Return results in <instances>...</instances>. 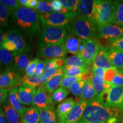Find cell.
<instances>
[{
	"instance_id": "6da1fadb",
	"label": "cell",
	"mask_w": 123,
	"mask_h": 123,
	"mask_svg": "<svg viewBox=\"0 0 123 123\" xmlns=\"http://www.w3.org/2000/svg\"><path fill=\"white\" fill-rule=\"evenodd\" d=\"M13 24L29 37L38 34L41 31L40 15L34 9L21 6L11 14Z\"/></svg>"
},
{
	"instance_id": "7a4b0ae2",
	"label": "cell",
	"mask_w": 123,
	"mask_h": 123,
	"mask_svg": "<svg viewBox=\"0 0 123 123\" xmlns=\"http://www.w3.org/2000/svg\"><path fill=\"white\" fill-rule=\"evenodd\" d=\"M117 110L104 105L98 98L89 100L80 121L87 123H106L118 113Z\"/></svg>"
},
{
	"instance_id": "3957f363",
	"label": "cell",
	"mask_w": 123,
	"mask_h": 123,
	"mask_svg": "<svg viewBox=\"0 0 123 123\" xmlns=\"http://www.w3.org/2000/svg\"><path fill=\"white\" fill-rule=\"evenodd\" d=\"M97 29L98 25L94 21L79 15L71 24L72 33L85 41L98 38Z\"/></svg>"
},
{
	"instance_id": "277c9868",
	"label": "cell",
	"mask_w": 123,
	"mask_h": 123,
	"mask_svg": "<svg viewBox=\"0 0 123 123\" xmlns=\"http://www.w3.org/2000/svg\"><path fill=\"white\" fill-rule=\"evenodd\" d=\"M42 30L38 42L39 48L63 43L67 35L65 29L48 25H42Z\"/></svg>"
},
{
	"instance_id": "5b68a950",
	"label": "cell",
	"mask_w": 123,
	"mask_h": 123,
	"mask_svg": "<svg viewBox=\"0 0 123 123\" xmlns=\"http://www.w3.org/2000/svg\"><path fill=\"white\" fill-rule=\"evenodd\" d=\"M93 21L98 26L114 24L113 1L108 0L95 1Z\"/></svg>"
},
{
	"instance_id": "8992f818",
	"label": "cell",
	"mask_w": 123,
	"mask_h": 123,
	"mask_svg": "<svg viewBox=\"0 0 123 123\" xmlns=\"http://www.w3.org/2000/svg\"><path fill=\"white\" fill-rule=\"evenodd\" d=\"M79 14H63L58 12L41 14L40 15V22L41 25H48L52 26L63 27L67 30L70 28V22L78 17Z\"/></svg>"
},
{
	"instance_id": "52a82bcc",
	"label": "cell",
	"mask_w": 123,
	"mask_h": 123,
	"mask_svg": "<svg viewBox=\"0 0 123 123\" xmlns=\"http://www.w3.org/2000/svg\"><path fill=\"white\" fill-rule=\"evenodd\" d=\"M3 38L13 43L16 47L15 53H27L30 50V46L24 35L17 29H13L4 33Z\"/></svg>"
},
{
	"instance_id": "ba28073f",
	"label": "cell",
	"mask_w": 123,
	"mask_h": 123,
	"mask_svg": "<svg viewBox=\"0 0 123 123\" xmlns=\"http://www.w3.org/2000/svg\"><path fill=\"white\" fill-rule=\"evenodd\" d=\"M101 46L99 41L95 38L86 41L83 50L80 55L87 67H90L93 64L95 56Z\"/></svg>"
},
{
	"instance_id": "9c48e42d",
	"label": "cell",
	"mask_w": 123,
	"mask_h": 123,
	"mask_svg": "<svg viewBox=\"0 0 123 123\" xmlns=\"http://www.w3.org/2000/svg\"><path fill=\"white\" fill-rule=\"evenodd\" d=\"M21 74L13 67L6 69L0 73V88H12L21 84Z\"/></svg>"
},
{
	"instance_id": "30bf717a",
	"label": "cell",
	"mask_w": 123,
	"mask_h": 123,
	"mask_svg": "<svg viewBox=\"0 0 123 123\" xmlns=\"http://www.w3.org/2000/svg\"><path fill=\"white\" fill-rule=\"evenodd\" d=\"M107 107L123 112V87L111 86L108 91Z\"/></svg>"
},
{
	"instance_id": "8fae6325",
	"label": "cell",
	"mask_w": 123,
	"mask_h": 123,
	"mask_svg": "<svg viewBox=\"0 0 123 123\" xmlns=\"http://www.w3.org/2000/svg\"><path fill=\"white\" fill-rule=\"evenodd\" d=\"M85 41L78 38L73 34L66 35L63 44L66 53L75 55H80L83 50Z\"/></svg>"
},
{
	"instance_id": "7c38bea8",
	"label": "cell",
	"mask_w": 123,
	"mask_h": 123,
	"mask_svg": "<svg viewBox=\"0 0 123 123\" xmlns=\"http://www.w3.org/2000/svg\"><path fill=\"white\" fill-rule=\"evenodd\" d=\"M97 33L101 38L114 39L123 36V27L115 24L98 26Z\"/></svg>"
},
{
	"instance_id": "4fadbf2b",
	"label": "cell",
	"mask_w": 123,
	"mask_h": 123,
	"mask_svg": "<svg viewBox=\"0 0 123 123\" xmlns=\"http://www.w3.org/2000/svg\"><path fill=\"white\" fill-rule=\"evenodd\" d=\"M52 94L42 87H39L35 93L32 106L38 109L54 107Z\"/></svg>"
},
{
	"instance_id": "5bb4252c",
	"label": "cell",
	"mask_w": 123,
	"mask_h": 123,
	"mask_svg": "<svg viewBox=\"0 0 123 123\" xmlns=\"http://www.w3.org/2000/svg\"><path fill=\"white\" fill-rule=\"evenodd\" d=\"M66 54L67 53L63 44L40 47L38 51V56L47 58V59L64 58L65 57Z\"/></svg>"
},
{
	"instance_id": "9a60e30c",
	"label": "cell",
	"mask_w": 123,
	"mask_h": 123,
	"mask_svg": "<svg viewBox=\"0 0 123 123\" xmlns=\"http://www.w3.org/2000/svg\"><path fill=\"white\" fill-rule=\"evenodd\" d=\"M76 103L75 100L70 97L57 106L55 110V113L57 116L58 123H64Z\"/></svg>"
},
{
	"instance_id": "2e32d148",
	"label": "cell",
	"mask_w": 123,
	"mask_h": 123,
	"mask_svg": "<svg viewBox=\"0 0 123 123\" xmlns=\"http://www.w3.org/2000/svg\"><path fill=\"white\" fill-rule=\"evenodd\" d=\"M36 91V88L28 85L22 84L19 86L18 93L22 103L27 106L32 105Z\"/></svg>"
},
{
	"instance_id": "e0dca14e",
	"label": "cell",
	"mask_w": 123,
	"mask_h": 123,
	"mask_svg": "<svg viewBox=\"0 0 123 123\" xmlns=\"http://www.w3.org/2000/svg\"><path fill=\"white\" fill-rule=\"evenodd\" d=\"M88 101L79 100L68 115L64 123H78L82 117L84 109Z\"/></svg>"
},
{
	"instance_id": "ac0fdd59",
	"label": "cell",
	"mask_w": 123,
	"mask_h": 123,
	"mask_svg": "<svg viewBox=\"0 0 123 123\" xmlns=\"http://www.w3.org/2000/svg\"><path fill=\"white\" fill-rule=\"evenodd\" d=\"M92 65L94 68H102L105 70L113 67L105 47L101 46L95 56Z\"/></svg>"
},
{
	"instance_id": "d6986e66",
	"label": "cell",
	"mask_w": 123,
	"mask_h": 123,
	"mask_svg": "<svg viewBox=\"0 0 123 123\" xmlns=\"http://www.w3.org/2000/svg\"><path fill=\"white\" fill-rule=\"evenodd\" d=\"M14 54L13 68L19 74L25 73L30 62V58L27 53H15Z\"/></svg>"
},
{
	"instance_id": "ffe728a7",
	"label": "cell",
	"mask_w": 123,
	"mask_h": 123,
	"mask_svg": "<svg viewBox=\"0 0 123 123\" xmlns=\"http://www.w3.org/2000/svg\"><path fill=\"white\" fill-rule=\"evenodd\" d=\"M95 1L80 0L78 6V13L79 15L93 21Z\"/></svg>"
},
{
	"instance_id": "44dd1931",
	"label": "cell",
	"mask_w": 123,
	"mask_h": 123,
	"mask_svg": "<svg viewBox=\"0 0 123 123\" xmlns=\"http://www.w3.org/2000/svg\"><path fill=\"white\" fill-rule=\"evenodd\" d=\"M18 87H15L9 90L8 100L10 105L16 110L21 117L26 108L24 107V104L22 103L19 99L18 93Z\"/></svg>"
},
{
	"instance_id": "7402d4cb",
	"label": "cell",
	"mask_w": 123,
	"mask_h": 123,
	"mask_svg": "<svg viewBox=\"0 0 123 123\" xmlns=\"http://www.w3.org/2000/svg\"><path fill=\"white\" fill-rule=\"evenodd\" d=\"M105 48L112 67L117 69H123V52L110 46Z\"/></svg>"
},
{
	"instance_id": "603a6c76",
	"label": "cell",
	"mask_w": 123,
	"mask_h": 123,
	"mask_svg": "<svg viewBox=\"0 0 123 123\" xmlns=\"http://www.w3.org/2000/svg\"><path fill=\"white\" fill-rule=\"evenodd\" d=\"M2 108L4 110L7 123H22L21 117L19 116L16 110L10 105L8 99L2 104Z\"/></svg>"
},
{
	"instance_id": "cb8c5ba5",
	"label": "cell",
	"mask_w": 123,
	"mask_h": 123,
	"mask_svg": "<svg viewBox=\"0 0 123 123\" xmlns=\"http://www.w3.org/2000/svg\"><path fill=\"white\" fill-rule=\"evenodd\" d=\"M40 123H58L54 107L39 109Z\"/></svg>"
},
{
	"instance_id": "d4e9b609",
	"label": "cell",
	"mask_w": 123,
	"mask_h": 123,
	"mask_svg": "<svg viewBox=\"0 0 123 123\" xmlns=\"http://www.w3.org/2000/svg\"><path fill=\"white\" fill-rule=\"evenodd\" d=\"M21 119L22 123H38L40 122L39 109L34 107L26 108Z\"/></svg>"
},
{
	"instance_id": "484cf974",
	"label": "cell",
	"mask_w": 123,
	"mask_h": 123,
	"mask_svg": "<svg viewBox=\"0 0 123 123\" xmlns=\"http://www.w3.org/2000/svg\"><path fill=\"white\" fill-rule=\"evenodd\" d=\"M64 78V74L56 75L50 78L47 80V81L40 86L39 87L44 88L47 92L52 94L61 85L62 81Z\"/></svg>"
},
{
	"instance_id": "4316f807",
	"label": "cell",
	"mask_w": 123,
	"mask_h": 123,
	"mask_svg": "<svg viewBox=\"0 0 123 123\" xmlns=\"http://www.w3.org/2000/svg\"><path fill=\"white\" fill-rule=\"evenodd\" d=\"M47 79L45 78L44 74H42L39 76L37 75H33V76H26L24 75L21 77V84H26L31 87L36 88L38 86L42 85V84L44 83L47 81Z\"/></svg>"
},
{
	"instance_id": "83f0119b",
	"label": "cell",
	"mask_w": 123,
	"mask_h": 123,
	"mask_svg": "<svg viewBox=\"0 0 123 123\" xmlns=\"http://www.w3.org/2000/svg\"><path fill=\"white\" fill-rule=\"evenodd\" d=\"M14 54L11 51L0 47V66L7 68L13 67L14 63Z\"/></svg>"
},
{
	"instance_id": "f1b7e54d",
	"label": "cell",
	"mask_w": 123,
	"mask_h": 123,
	"mask_svg": "<svg viewBox=\"0 0 123 123\" xmlns=\"http://www.w3.org/2000/svg\"><path fill=\"white\" fill-rule=\"evenodd\" d=\"M97 96L98 94L93 88L91 80L86 81L83 89L82 93L80 96V100L89 101L95 99Z\"/></svg>"
},
{
	"instance_id": "f546056e",
	"label": "cell",
	"mask_w": 123,
	"mask_h": 123,
	"mask_svg": "<svg viewBox=\"0 0 123 123\" xmlns=\"http://www.w3.org/2000/svg\"><path fill=\"white\" fill-rule=\"evenodd\" d=\"M91 82L93 88L98 95L100 94L106 90H110L112 86L111 84L105 83L103 79L98 76H93Z\"/></svg>"
},
{
	"instance_id": "4dcf8cb0",
	"label": "cell",
	"mask_w": 123,
	"mask_h": 123,
	"mask_svg": "<svg viewBox=\"0 0 123 123\" xmlns=\"http://www.w3.org/2000/svg\"><path fill=\"white\" fill-rule=\"evenodd\" d=\"M114 9V24L123 27V2L113 1Z\"/></svg>"
},
{
	"instance_id": "1f68e13d",
	"label": "cell",
	"mask_w": 123,
	"mask_h": 123,
	"mask_svg": "<svg viewBox=\"0 0 123 123\" xmlns=\"http://www.w3.org/2000/svg\"><path fill=\"white\" fill-rule=\"evenodd\" d=\"M87 68H81V67H76V66H65L64 67V77H74L82 75Z\"/></svg>"
},
{
	"instance_id": "d6a6232c",
	"label": "cell",
	"mask_w": 123,
	"mask_h": 123,
	"mask_svg": "<svg viewBox=\"0 0 123 123\" xmlns=\"http://www.w3.org/2000/svg\"><path fill=\"white\" fill-rule=\"evenodd\" d=\"M65 66H76L81 68H87L86 63L80 55H75L69 56L65 59Z\"/></svg>"
},
{
	"instance_id": "836d02e7",
	"label": "cell",
	"mask_w": 123,
	"mask_h": 123,
	"mask_svg": "<svg viewBox=\"0 0 123 123\" xmlns=\"http://www.w3.org/2000/svg\"><path fill=\"white\" fill-rule=\"evenodd\" d=\"M69 95V91L66 88L59 87L52 93V97L54 102L55 103H60L66 100Z\"/></svg>"
},
{
	"instance_id": "e575fe53",
	"label": "cell",
	"mask_w": 123,
	"mask_h": 123,
	"mask_svg": "<svg viewBox=\"0 0 123 123\" xmlns=\"http://www.w3.org/2000/svg\"><path fill=\"white\" fill-rule=\"evenodd\" d=\"M62 6L67 9L70 13H78V0H59Z\"/></svg>"
},
{
	"instance_id": "d590c367",
	"label": "cell",
	"mask_w": 123,
	"mask_h": 123,
	"mask_svg": "<svg viewBox=\"0 0 123 123\" xmlns=\"http://www.w3.org/2000/svg\"><path fill=\"white\" fill-rule=\"evenodd\" d=\"M86 82V81L84 80L77 81V82L75 83L74 84H73V85L71 86L70 88H68V90L71 92L72 94L74 95V96L76 97L80 96Z\"/></svg>"
},
{
	"instance_id": "8d00e7d4",
	"label": "cell",
	"mask_w": 123,
	"mask_h": 123,
	"mask_svg": "<svg viewBox=\"0 0 123 123\" xmlns=\"http://www.w3.org/2000/svg\"><path fill=\"white\" fill-rule=\"evenodd\" d=\"M36 10L42 14H47L54 12L53 9L51 5L50 1H39Z\"/></svg>"
},
{
	"instance_id": "74e56055",
	"label": "cell",
	"mask_w": 123,
	"mask_h": 123,
	"mask_svg": "<svg viewBox=\"0 0 123 123\" xmlns=\"http://www.w3.org/2000/svg\"><path fill=\"white\" fill-rule=\"evenodd\" d=\"M11 15V13L9 9L0 4V22L2 26H6L8 24L9 18Z\"/></svg>"
},
{
	"instance_id": "f35d334b",
	"label": "cell",
	"mask_w": 123,
	"mask_h": 123,
	"mask_svg": "<svg viewBox=\"0 0 123 123\" xmlns=\"http://www.w3.org/2000/svg\"><path fill=\"white\" fill-rule=\"evenodd\" d=\"M0 4L7 7L11 14L21 6L17 0H0Z\"/></svg>"
},
{
	"instance_id": "ab89813d",
	"label": "cell",
	"mask_w": 123,
	"mask_h": 123,
	"mask_svg": "<svg viewBox=\"0 0 123 123\" xmlns=\"http://www.w3.org/2000/svg\"><path fill=\"white\" fill-rule=\"evenodd\" d=\"M80 80H81V75L78 76L66 77L63 78L61 86L63 88L68 89L73 84Z\"/></svg>"
},
{
	"instance_id": "60d3db41",
	"label": "cell",
	"mask_w": 123,
	"mask_h": 123,
	"mask_svg": "<svg viewBox=\"0 0 123 123\" xmlns=\"http://www.w3.org/2000/svg\"><path fill=\"white\" fill-rule=\"evenodd\" d=\"M117 72V69L114 68V67H112V68L105 70L103 78L104 81L107 83L111 84L112 80L113 79L115 75H116Z\"/></svg>"
},
{
	"instance_id": "b9f144b4",
	"label": "cell",
	"mask_w": 123,
	"mask_h": 123,
	"mask_svg": "<svg viewBox=\"0 0 123 123\" xmlns=\"http://www.w3.org/2000/svg\"><path fill=\"white\" fill-rule=\"evenodd\" d=\"M43 74L47 80H49L50 78L56 75L64 74V68H61L59 67H56V68L50 69L49 70H46L44 71Z\"/></svg>"
},
{
	"instance_id": "7bdbcfd3",
	"label": "cell",
	"mask_w": 123,
	"mask_h": 123,
	"mask_svg": "<svg viewBox=\"0 0 123 123\" xmlns=\"http://www.w3.org/2000/svg\"><path fill=\"white\" fill-rule=\"evenodd\" d=\"M39 61V59L38 58H35V59L31 61L26 70L25 75L29 76L34 75L35 74V71H36L37 66V64Z\"/></svg>"
},
{
	"instance_id": "ee69618b",
	"label": "cell",
	"mask_w": 123,
	"mask_h": 123,
	"mask_svg": "<svg viewBox=\"0 0 123 123\" xmlns=\"http://www.w3.org/2000/svg\"><path fill=\"white\" fill-rule=\"evenodd\" d=\"M123 69H117L116 75L112 80L111 85L123 87Z\"/></svg>"
},
{
	"instance_id": "f6af8a7d",
	"label": "cell",
	"mask_w": 123,
	"mask_h": 123,
	"mask_svg": "<svg viewBox=\"0 0 123 123\" xmlns=\"http://www.w3.org/2000/svg\"><path fill=\"white\" fill-rule=\"evenodd\" d=\"M110 46L123 52V36L114 39L108 40Z\"/></svg>"
},
{
	"instance_id": "bcb514c9",
	"label": "cell",
	"mask_w": 123,
	"mask_h": 123,
	"mask_svg": "<svg viewBox=\"0 0 123 123\" xmlns=\"http://www.w3.org/2000/svg\"><path fill=\"white\" fill-rule=\"evenodd\" d=\"M1 47H2L3 48L5 49L6 50H8L9 51H11L13 53H15V51H16V47H15L14 44L10 42V41L5 39V38H3Z\"/></svg>"
},
{
	"instance_id": "7dc6e473",
	"label": "cell",
	"mask_w": 123,
	"mask_h": 123,
	"mask_svg": "<svg viewBox=\"0 0 123 123\" xmlns=\"http://www.w3.org/2000/svg\"><path fill=\"white\" fill-rule=\"evenodd\" d=\"M46 60H39L38 62V63L37 66L36 71H35V75L39 76L43 74L44 70H45L46 67Z\"/></svg>"
},
{
	"instance_id": "c3c4849f",
	"label": "cell",
	"mask_w": 123,
	"mask_h": 123,
	"mask_svg": "<svg viewBox=\"0 0 123 123\" xmlns=\"http://www.w3.org/2000/svg\"><path fill=\"white\" fill-rule=\"evenodd\" d=\"M9 90L8 88H0V106L7 99Z\"/></svg>"
},
{
	"instance_id": "681fc988",
	"label": "cell",
	"mask_w": 123,
	"mask_h": 123,
	"mask_svg": "<svg viewBox=\"0 0 123 123\" xmlns=\"http://www.w3.org/2000/svg\"><path fill=\"white\" fill-rule=\"evenodd\" d=\"M92 74H93V76H98L103 79L105 70L102 68H94V67H92Z\"/></svg>"
},
{
	"instance_id": "f907efd6",
	"label": "cell",
	"mask_w": 123,
	"mask_h": 123,
	"mask_svg": "<svg viewBox=\"0 0 123 123\" xmlns=\"http://www.w3.org/2000/svg\"><path fill=\"white\" fill-rule=\"evenodd\" d=\"M51 5L52 8L53 9L54 12H58L60 13L61 11L62 6L61 3L59 2V0H53V1H51Z\"/></svg>"
},
{
	"instance_id": "816d5d0a",
	"label": "cell",
	"mask_w": 123,
	"mask_h": 123,
	"mask_svg": "<svg viewBox=\"0 0 123 123\" xmlns=\"http://www.w3.org/2000/svg\"><path fill=\"white\" fill-rule=\"evenodd\" d=\"M55 62H56V66L58 67L61 68H63L65 67V59L64 58H58V59H55Z\"/></svg>"
},
{
	"instance_id": "f5cc1de1",
	"label": "cell",
	"mask_w": 123,
	"mask_h": 123,
	"mask_svg": "<svg viewBox=\"0 0 123 123\" xmlns=\"http://www.w3.org/2000/svg\"><path fill=\"white\" fill-rule=\"evenodd\" d=\"M0 123H8L5 115L2 105L0 106Z\"/></svg>"
},
{
	"instance_id": "db71d44e",
	"label": "cell",
	"mask_w": 123,
	"mask_h": 123,
	"mask_svg": "<svg viewBox=\"0 0 123 123\" xmlns=\"http://www.w3.org/2000/svg\"><path fill=\"white\" fill-rule=\"evenodd\" d=\"M38 2H39L38 0H30L29 4V7L34 9V10H36Z\"/></svg>"
},
{
	"instance_id": "11a10c76",
	"label": "cell",
	"mask_w": 123,
	"mask_h": 123,
	"mask_svg": "<svg viewBox=\"0 0 123 123\" xmlns=\"http://www.w3.org/2000/svg\"><path fill=\"white\" fill-rule=\"evenodd\" d=\"M30 0H19L18 2L21 6L29 7V4Z\"/></svg>"
},
{
	"instance_id": "9f6ffc18",
	"label": "cell",
	"mask_w": 123,
	"mask_h": 123,
	"mask_svg": "<svg viewBox=\"0 0 123 123\" xmlns=\"http://www.w3.org/2000/svg\"><path fill=\"white\" fill-rule=\"evenodd\" d=\"M4 30L0 27V47L1 46V44H2V40H3V37H4Z\"/></svg>"
},
{
	"instance_id": "6f0895ef",
	"label": "cell",
	"mask_w": 123,
	"mask_h": 123,
	"mask_svg": "<svg viewBox=\"0 0 123 123\" xmlns=\"http://www.w3.org/2000/svg\"><path fill=\"white\" fill-rule=\"evenodd\" d=\"M78 123H87V122H83V121H79Z\"/></svg>"
},
{
	"instance_id": "680465c9",
	"label": "cell",
	"mask_w": 123,
	"mask_h": 123,
	"mask_svg": "<svg viewBox=\"0 0 123 123\" xmlns=\"http://www.w3.org/2000/svg\"><path fill=\"white\" fill-rule=\"evenodd\" d=\"M0 26H2V24H1V22H0Z\"/></svg>"
},
{
	"instance_id": "91938a15",
	"label": "cell",
	"mask_w": 123,
	"mask_h": 123,
	"mask_svg": "<svg viewBox=\"0 0 123 123\" xmlns=\"http://www.w3.org/2000/svg\"></svg>"
},
{
	"instance_id": "94428289",
	"label": "cell",
	"mask_w": 123,
	"mask_h": 123,
	"mask_svg": "<svg viewBox=\"0 0 123 123\" xmlns=\"http://www.w3.org/2000/svg\"></svg>"
}]
</instances>
